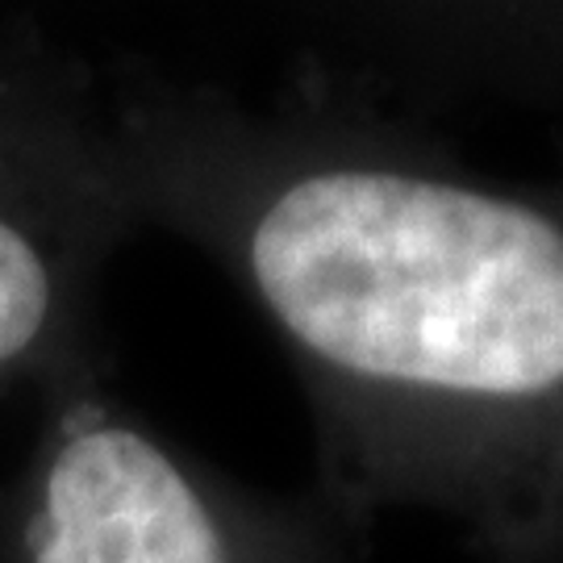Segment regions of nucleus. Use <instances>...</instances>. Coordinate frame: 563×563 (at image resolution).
Here are the masks:
<instances>
[{
  "mask_svg": "<svg viewBox=\"0 0 563 563\" xmlns=\"http://www.w3.org/2000/svg\"><path fill=\"white\" fill-rule=\"evenodd\" d=\"M139 230L255 305L301 380L322 497L455 526L476 563H551L563 505V176L497 180L339 63L267 101L97 63Z\"/></svg>",
  "mask_w": 563,
  "mask_h": 563,
  "instance_id": "nucleus-1",
  "label": "nucleus"
},
{
  "mask_svg": "<svg viewBox=\"0 0 563 563\" xmlns=\"http://www.w3.org/2000/svg\"><path fill=\"white\" fill-rule=\"evenodd\" d=\"M134 234L97 59L0 21V401L113 376L101 280Z\"/></svg>",
  "mask_w": 563,
  "mask_h": 563,
  "instance_id": "nucleus-3",
  "label": "nucleus"
},
{
  "mask_svg": "<svg viewBox=\"0 0 563 563\" xmlns=\"http://www.w3.org/2000/svg\"><path fill=\"white\" fill-rule=\"evenodd\" d=\"M551 563H563V505H560V522H555V560Z\"/></svg>",
  "mask_w": 563,
  "mask_h": 563,
  "instance_id": "nucleus-4",
  "label": "nucleus"
},
{
  "mask_svg": "<svg viewBox=\"0 0 563 563\" xmlns=\"http://www.w3.org/2000/svg\"><path fill=\"white\" fill-rule=\"evenodd\" d=\"M0 563H363V534L318 493L234 481L109 380H80L42 397L0 481Z\"/></svg>",
  "mask_w": 563,
  "mask_h": 563,
  "instance_id": "nucleus-2",
  "label": "nucleus"
}]
</instances>
